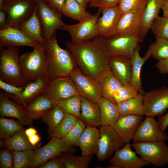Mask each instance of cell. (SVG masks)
<instances>
[{
  "label": "cell",
  "mask_w": 168,
  "mask_h": 168,
  "mask_svg": "<svg viewBox=\"0 0 168 168\" xmlns=\"http://www.w3.org/2000/svg\"><path fill=\"white\" fill-rule=\"evenodd\" d=\"M65 44L77 67L86 75L96 79L102 72L110 70V55L104 38L99 35L88 41L78 43L68 41Z\"/></svg>",
  "instance_id": "obj_1"
},
{
  "label": "cell",
  "mask_w": 168,
  "mask_h": 168,
  "mask_svg": "<svg viewBox=\"0 0 168 168\" xmlns=\"http://www.w3.org/2000/svg\"><path fill=\"white\" fill-rule=\"evenodd\" d=\"M45 46L51 79L69 76L77 66L71 53L59 45L55 34L47 40Z\"/></svg>",
  "instance_id": "obj_2"
},
{
  "label": "cell",
  "mask_w": 168,
  "mask_h": 168,
  "mask_svg": "<svg viewBox=\"0 0 168 168\" xmlns=\"http://www.w3.org/2000/svg\"><path fill=\"white\" fill-rule=\"evenodd\" d=\"M33 48L32 51L24 53L20 56L22 73L30 82L49 77L45 44L37 43Z\"/></svg>",
  "instance_id": "obj_3"
},
{
  "label": "cell",
  "mask_w": 168,
  "mask_h": 168,
  "mask_svg": "<svg viewBox=\"0 0 168 168\" xmlns=\"http://www.w3.org/2000/svg\"><path fill=\"white\" fill-rule=\"evenodd\" d=\"M0 79L20 87H25L30 82L21 72L19 49L0 47Z\"/></svg>",
  "instance_id": "obj_4"
},
{
  "label": "cell",
  "mask_w": 168,
  "mask_h": 168,
  "mask_svg": "<svg viewBox=\"0 0 168 168\" xmlns=\"http://www.w3.org/2000/svg\"><path fill=\"white\" fill-rule=\"evenodd\" d=\"M132 147L145 161L157 167L168 164V146L164 141L134 142Z\"/></svg>",
  "instance_id": "obj_5"
},
{
  "label": "cell",
  "mask_w": 168,
  "mask_h": 168,
  "mask_svg": "<svg viewBox=\"0 0 168 168\" xmlns=\"http://www.w3.org/2000/svg\"><path fill=\"white\" fill-rule=\"evenodd\" d=\"M37 14L40 20L44 36L50 39L58 29L64 24L62 20L61 12L43 0H35Z\"/></svg>",
  "instance_id": "obj_6"
},
{
  "label": "cell",
  "mask_w": 168,
  "mask_h": 168,
  "mask_svg": "<svg viewBox=\"0 0 168 168\" xmlns=\"http://www.w3.org/2000/svg\"><path fill=\"white\" fill-rule=\"evenodd\" d=\"M101 11V9H99L97 12L88 19L74 24H64L59 29L68 32L73 42H80L92 40L99 35L97 22Z\"/></svg>",
  "instance_id": "obj_7"
},
{
  "label": "cell",
  "mask_w": 168,
  "mask_h": 168,
  "mask_svg": "<svg viewBox=\"0 0 168 168\" xmlns=\"http://www.w3.org/2000/svg\"><path fill=\"white\" fill-rule=\"evenodd\" d=\"M143 41L139 35H117L105 38L110 56L122 55L131 59L135 49Z\"/></svg>",
  "instance_id": "obj_8"
},
{
  "label": "cell",
  "mask_w": 168,
  "mask_h": 168,
  "mask_svg": "<svg viewBox=\"0 0 168 168\" xmlns=\"http://www.w3.org/2000/svg\"><path fill=\"white\" fill-rule=\"evenodd\" d=\"M98 152V160L104 161L125 144L112 126H100Z\"/></svg>",
  "instance_id": "obj_9"
},
{
  "label": "cell",
  "mask_w": 168,
  "mask_h": 168,
  "mask_svg": "<svg viewBox=\"0 0 168 168\" xmlns=\"http://www.w3.org/2000/svg\"><path fill=\"white\" fill-rule=\"evenodd\" d=\"M73 147L66 144L61 138H52L46 144L35 149L30 167H39L49 160L63 153H73L76 152V149Z\"/></svg>",
  "instance_id": "obj_10"
},
{
  "label": "cell",
  "mask_w": 168,
  "mask_h": 168,
  "mask_svg": "<svg viewBox=\"0 0 168 168\" xmlns=\"http://www.w3.org/2000/svg\"><path fill=\"white\" fill-rule=\"evenodd\" d=\"M69 76L81 96L96 103L102 97L100 86L97 81L84 74L77 66Z\"/></svg>",
  "instance_id": "obj_11"
},
{
  "label": "cell",
  "mask_w": 168,
  "mask_h": 168,
  "mask_svg": "<svg viewBox=\"0 0 168 168\" xmlns=\"http://www.w3.org/2000/svg\"><path fill=\"white\" fill-rule=\"evenodd\" d=\"M36 5L35 0H5L7 24L18 26L30 16Z\"/></svg>",
  "instance_id": "obj_12"
},
{
  "label": "cell",
  "mask_w": 168,
  "mask_h": 168,
  "mask_svg": "<svg viewBox=\"0 0 168 168\" xmlns=\"http://www.w3.org/2000/svg\"><path fill=\"white\" fill-rule=\"evenodd\" d=\"M143 100L146 116L163 115L168 108V86H163L144 92Z\"/></svg>",
  "instance_id": "obj_13"
},
{
  "label": "cell",
  "mask_w": 168,
  "mask_h": 168,
  "mask_svg": "<svg viewBox=\"0 0 168 168\" xmlns=\"http://www.w3.org/2000/svg\"><path fill=\"white\" fill-rule=\"evenodd\" d=\"M43 93L49 98L54 106L64 100L79 95L69 76L52 79Z\"/></svg>",
  "instance_id": "obj_14"
},
{
  "label": "cell",
  "mask_w": 168,
  "mask_h": 168,
  "mask_svg": "<svg viewBox=\"0 0 168 168\" xmlns=\"http://www.w3.org/2000/svg\"><path fill=\"white\" fill-rule=\"evenodd\" d=\"M37 44L29 38L18 26L7 24L0 28V47L9 48L27 46L33 48Z\"/></svg>",
  "instance_id": "obj_15"
},
{
  "label": "cell",
  "mask_w": 168,
  "mask_h": 168,
  "mask_svg": "<svg viewBox=\"0 0 168 168\" xmlns=\"http://www.w3.org/2000/svg\"><path fill=\"white\" fill-rule=\"evenodd\" d=\"M134 142L168 140V136L161 129L154 117L146 116L138 128L133 139Z\"/></svg>",
  "instance_id": "obj_16"
},
{
  "label": "cell",
  "mask_w": 168,
  "mask_h": 168,
  "mask_svg": "<svg viewBox=\"0 0 168 168\" xmlns=\"http://www.w3.org/2000/svg\"><path fill=\"white\" fill-rule=\"evenodd\" d=\"M131 147L132 144L125 143L114 153L109 163L120 168H141L148 165L149 163L142 157L138 156L137 152L132 150Z\"/></svg>",
  "instance_id": "obj_17"
},
{
  "label": "cell",
  "mask_w": 168,
  "mask_h": 168,
  "mask_svg": "<svg viewBox=\"0 0 168 168\" xmlns=\"http://www.w3.org/2000/svg\"><path fill=\"white\" fill-rule=\"evenodd\" d=\"M51 80L49 77H46L30 82L25 86L24 90L19 96L9 94L4 91L2 92L9 98L26 109L29 103L44 93Z\"/></svg>",
  "instance_id": "obj_18"
},
{
  "label": "cell",
  "mask_w": 168,
  "mask_h": 168,
  "mask_svg": "<svg viewBox=\"0 0 168 168\" xmlns=\"http://www.w3.org/2000/svg\"><path fill=\"white\" fill-rule=\"evenodd\" d=\"M101 12L102 15L98 18L97 22L99 35L104 38L114 35L122 14L119 6L103 9Z\"/></svg>",
  "instance_id": "obj_19"
},
{
  "label": "cell",
  "mask_w": 168,
  "mask_h": 168,
  "mask_svg": "<svg viewBox=\"0 0 168 168\" xmlns=\"http://www.w3.org/2000/svg\"><path fill=\"white\" fill-rule=\"evenodd\" d=\"M0 115L2 117L15 118L23 125L32 124V120L29 117L26 108L10 100L2 91L0 93Z\"/></svg>",
  "instance_id": "obj_20"
},
{
  "label": "cell",
  "mask_w": 168,
  "mask_h": 168,
  "mask_svg": "<svg viewBox=\"0 0 168 168\" xmlns=\"http://www.w3.org/2000/svg\"><path fill=\"white\" fill-rule=\"evenodd\" d=\"M143 119L142 116L120 115L113 127L125 143H129Z\"/></svg>",
  "instance_id": "obj_21"
},
{
  "label": "cell",
  "mask_w": 168,
  "mask_h": 168,
  "mask_svg": "<svg viewBox=\"0 0 168 168\" xmlns=\"http://www.w3.org/2000/svg\"><path fill=\"white\" fill-rule=\"evenodd\" d=\"M109 63L110 70L114 75L123 85H130L132 59L122 55H111Z\"/></svg>",
  "instance_id": "obj_22"
},
{
  "label": "cell",
  "mask_w": 168,
  "mask_h": 168,
  "mask_svg": "<svg viewBox=\"0 0 168 168\" xmlns=\"http://www.w3.org/2000/svg\"><path fill=\"white\" fill-rule=\"evenodd\" d=\"M142 14L134 12L122 13L119 21L115 35H124L140 36L142 25Z\"/></svg>",
  "instance_id": "obj_23"
},
{
  "label": "cell",
  "mask_w": 168,
  "mask_h": 168,
  "mask_svg": "<svg viewBox=\"0 0 168 168\" xmlns=\"http://www.w3.org/2000/svg\"><path fill=\"white\" fill-rule=\"evenodd\" d=\"M18 27L33 41L37 43L46 44L47 40L37 14V4L30 16Z\"/></svg>",
  "instance_id": "obj_24"
},
{
  "label": "cell",
  "mask_w": 168,
  "mask_h": 168,
  "mask_svg": "<svg viewBox=\"0 0 168 168\" xmlns=\"http://www.w3.org/2000/svg\"><path fill=\"white\" fill-rule=\"evenodd\" d=\"M99 129L96 127L86 126L79 139L78 147L82 156H92L98 150Z\"/></svg>",
  "instance_id": "obj_25"
},
{
  "label": "cell",
  "mask_w": 168,
  "mask_h": 168,
  "mask_svg": "<svg viewBox=\"0 0 168 168\" xmlns=\"http://www.w3.org/2000/svg\"><path fill=\"white\" fill-rule=\"evenodd\" d=\"M166 0H147L142 14V25L140 37L143 40L151 29L155 20L159 16V13Z\"/></svg>",
  "instance_id": "obj_26"
},
{
  "label": "cell",
  "mask_w": 168,
  "mask_h": 168,
  "mask_svg": "<svg viewBox=\"0 0 168 168\" xmlns=\"http://www.w3.org/2000/svg\"><path fill=\"white\" fill-rule=\"evenodd\" d=\"M140 49L139 44L135 49L133 57L132 59V78L130 85L137 91L139 93L143 95L145 92L142 88L141 71L143 65L152 56V54L148 49L144 56L141 57L139 54Z\"/></svg>",
  "instance_id": "obj_27"
},
{
  "label": "cell",
  "mask_w": 168,
  "mask_h": 168,
  "mask_svg": "<svg viewBox=\"0 0 168 168\" xmlns=\"http://www.w3.org/2000/svg\"><path fill=\"white\" fill-rule=\"evenodd\" d=\"M80 119L86 126H100V110L97 104L82 96Z\"/></svg>",
  "instance_id": "obj_28"
},
{
  "label": "cell",
  "mask_w": 168,
  "mask_h": 168,
  "mask_svg": "<svg viewBox=\"0 0 168 168\" xmlns=\"http://www.w3.org/2000/svg\"><path fill=\"white\" fill-rule=\"evenodd\" d=\"M97 104L100 110V126L113 127L120 116L117 105L103 97Z\"/></svg>",
  "instance_id": "obj_29"
},
{
  "label": "cell",
  "mask_w": 168,
  "mask_h": 168,
  "mask_svg": "<svg viewBox=\"0 0 168 168\" xmlns=\"http://www.w3.org/2000/svg\"><path fill=\"white\" fill-rule=\"evenodd\" d=\"M96 79L100 86L102 97L111 101L113 94L123 85L110 70L102 72Z\"/></svg>",
  "instance_id": "obj_30"
},
{
  "label": "cell",
  "mask_w": 168,
  "mask_h": 168,
  "mask_svg": "<svg viewBox=\"0 0 168 168\" xmlns=\"http://www.w3.org/2000/svg\"><path fill=\"white\" fill-rule=\"evenodd\" d=\"M54 106L49 98L43 93L29 103L26 109L29 117L33 120L41 118L45 112Z\"/></svg>",
  "instance_id": "obj_31"
},
{
  "label": "cell",
  "mask_w": 168,
  "mask_h": 168,
  "mask_svg": "<svg viewBox=\"0 0 168 168\" xmlns=\"http://www.w3.org/2000/svg\"><path fill=\"white\" fill-rule=\"evenodd\" d=\"M120 115H144L143 95L139 93L134 97L117 105Z\"/></svg>",
  "instance_id": "obj_32"
},
{
  "label": "cell",
  "mask_w": 168,
  "mask_h": 168,
  "mask_svg": "<svg viewBox=\"0 0 168 168\" xmlns=\"http://www.w3.org/2000/svg\"><path fill=\"white\" fill-rule=\"evenodd\" d=\"M61 12L65 16L79 22L88 19L93 15L75 0H65Z\"/></svg>",
  "instance_id": "obj_33"
},
{
  "label": "cell",
  "mask_w": 168,
  "mask_h": 168,
  "mask_svg": "<svg viewBox=\"0 0 168 168\" xmlns=\"http://www.w3.org/2000/svg\"><path fill=\"white\" fill-rule=\"evenodd\" d=\"M6 146L11 151H24L30 149H35L36 146L32 145L25 133L23 128L15 133L10 137L4 139Z\"/></svg>",
  "instance_id": "obj_34"
},
{
  "label": "cell",
  "mask_w": 168,
  "mask_h": 168,
  "mask_svg": "<svg viewBox=\"0 0 168 168\" xmlns=\"http://www.w3.org/2000/svg\"><path fill=\"white\" fill-rule=\"evenodd\" d=\"M77 118L67 113H65L64 117L52 131L49 132L50 137L63 139L75 125Z\"/></svg>",
  "instance_id": "obj_35"
},
{
  "label": "cell",
  "mask_w": 168,
  "mask_h": 168,
  "mask_svg": "<svg viewBox=\"0 0 168 168\" xmlns=\"http://www.w3.org/2000/svg\"><path fill=\"white\" fill-rule=\"evenodd\" d=\"M59 156L65 168H87L92 157L77 156L71 153H63Z\"/></svg>",
  "instance_id": "obj_36"
},
{
  "label": "cell",
  "mask_w": 168,
  "mask_h": 168,
  "mask_svg": "<svg viewBox=\"0 0 168 168\" xmlns=\"http://www.w3.org/2000/svg\"><path fill=\"white\" fill-rule=\"evenodd\" d=\"M82 96L76 95L60 101L58 105L65 113L80 119Z\"/></svg>",
  "instance_id": "obj_37"
},
{
  "label": "cell",
  "mask_w": 168,
  "mask_h": 168,
  "mask_svg": "<svg viewBox=\"0 0 168 168\" xmlns=\"http://www.w3.org/2000/svg\"><path fill=\"white\" fill-rule=\"evenodd\" d=\"M18 121L1 117L0 118V136L2 139L8 138L24 128Z\"/></svg>",
  "instance_id": "obj_38"
},
{
  "label": "cell",
  "mask_w": 168,
  "mask_h": 168,
  "mask_svg": "<svg viewBox=\"0 0 168 168\" xmlns=\"http://www.w3.org/2000/svg\"><path fill=\"white\" fill-rule=\"evenodd\" d=\"M65 113L58 105L48 110L42 116L41 118L47 125L48 132L53 130L61 121Z\"/></svg>",
  "instance_id": "obj_39"
},
{
  "label": "cell",
  "mask_w": 168,
  "mask_h": 168,
  "mask_svg": "<svg viewBox=\"0 0 168 168\" xmlns=\"http://www.w3.org/2000/svg\"><path fill=\"white\" fill-rule=\"evenodd\" d=\"M34 149H31L24 151H12L14 168L30 167L33 160L35 151Z\"/></svg>",
  "instance_id": "obj_40"
},
{
  "label": "cell",
  "mask_w": 168,
  "mask_h": 168,
  "mask_svg": "<svg viewBox=\"0 0 168 168\" xmlns=\"http://www.w3.org/2000/svg\"><path fill=\"white\" fill-rule=\"evenodd\" d=\"M152 56L158 60L168 57V39L158 37L149 46Z\"/></svg>",
  "instance_id": "obj_41"
},
{
  "label": "cell",
  "mask_w": 168,
  "mask_h": 168,
  "mask_svg": "<svg viewBox=\"0 0 168 168\" xmlns=\"http://www.w3.org/2000/svg\"><path fill=\"white\" fill-rule=\"evenodd\" d=\"M139 93L131 85H123L112 95L111 102L116 105L137 96Z\"/></svg>",
  "instance_id": "obj_42"
},
{
  "label": "cell",
  "mask_w": 168,
  "mask_h": 168,
  "mask_svg": "<svg viewBox=\"0 0 168 168\" xmlns=\"http://www.w3.org/2000/svg\"><path fill=\"white\" fill-rule=\"evenodd\" d=\"M86 127L84 123L77 118L74 127L63 140L68 145L78 147L80 137Z\"/></svg>",
  "instance_id": "obj_43"
},
{
  "label": "cell",
  "mask_w": 168,
  "mask_h": 168,
  "mask_svg": "<svg viewBox=\"0 0 168 168\" xmlns=\"http://www.w3.org/2000/svg\"><path fill=\"white\" fill-rule=\"evenodd\" d=\"M147 0H120L118 6L122 13L134 12L142 13Z\"/></svg>",
  "instance_id": "obj_44"
},
{
  "label": "cell",
  "mask_w": 168,
  "mask_h": 168,
  "mask_svg": "<svg viewBox=\"0 0 168 168\" xmlns=\"http://www.w3.org/2000/svg\"><path fill=\"white\" fill-rule=\"evenodd\" d=\"M150 30L156 38L161 37L168 39V18L159 16L153 21Z\"/></svg>",
  "instance_id": "obj_45"
},
{
  "label": "cell",
  "mask_w": 168,
  "mask_h": 168,
  "mask_svg": "<svg viewBox=\"0 0 168 168\" xmlns=\"http://www.w3.org/2000/svg\"><path fill=\"white\" fill-rule=\"evenodd\" d=\"M0 166L1 168H14L12 154L8 149H3L0 152Z\"/></svg>",
  "instance_id": "obj_46"
},
{
  "label": "cell",
  "mask_w": 168,
  "mask_h": 168,
  "mask_svg": "<svg viewBox=\"0 0 168 168\" xmlns=\"http://www.w3.org/2000/svg\"><path fill=\"white\" fill-rule=\"evenodd\" d=\"M120 1V0H91L88 6L91 8L102 9L118 6Z\"/></svg>",
  "instance_id": "obj_47"
},
{
  "label": "cell",
  "mask_w": 168,
  "mask_h": 168,
  "mask_svg": "<svg viewBox=\"0 0 168 168\" xmlns=\"http://www.w3.org/2000/svg\"><path fill=\"white\" fill-rule=\"evenodd\" d=\"M25 87H20L6 82L0 79V88L5 92L16 96L20 95Z\"/></svg>",
  "instance_id": "obj_48"
},
{
  "label": "cell",
  "mask_w": 168,
  "mask_h": 168,
  "mask_svg": "<svg viewBox=\"0 0 168 168\" xmlns=\"http://www.w3.org/2000/svg\"><path fill=\"white\" fill-rule=\"evenodd\" d=\"M40 168H64V164L60 156L50 159L47 162L39 166Z\"/></svg>",
  "instance_id": "obj_49"
},
{
  "label": "cell",
  "mask_w": 168,
  "mask_h": 168,
  "mask_svg": "<svg viewBox=\"0 0 168 168\" xmlns=\"http://www.w3.org/2000/svg\"><path fill=\"white\" fill-rule=\"evenodd\" d=\"M155 66L161 74H168V57L158 60Z\"/></svg>",
  "instance_id": "obj_50"
},
{
  "label": "cell",
  "mask_w": 168,
  "mask_h": 168,
  "mask_svg": "<svg viewBox=\"0 0 168 168\" xmlns=\"http://www.w3.org/2000/svg\"><path fill=\"white\" fill-rule=\"evenodd\" d=\"M157 121L161 130L165 132L168 127V112L164 115L159 116Z\"/></svg>",
  "instance_id": "obj_51"
},
{
  "label": "cell",
  "mask_w": 168,
  "mask_h": 168,
  "mask_svg": "<svg viewBox=\"0 0 168 168\" xmlns=\"http://www.w3.org/2000/svg\"><path fill=\"white\" fill-rule=\"evenodd\" d=\"M65 0H46V2L61 12Z\"/></svg>",
  "instance_id": "obj_52"
},
{
  "label": "cell",
  "mask_w": 168,
  "mask_h": 168,
  "mask_svg": "<svg viewBox=\"0 0 168 168\" xmlns=\"http://www.w3.org/2000/svg\"><path fill=\"white\" fill-rule=\"evenodd\" d=\"M29 141L33 146H35L40 141L41 138L40 135L35 134L28 137Z\"/></svg>",
  "instance_id": "obj_53"
},
{
  "label": "cell",
  "mask_w": 168,
  "mask_h": 168,
  "mask_svg": "<svg viewBox=\"0 0 168 168\" xmlns=\"http://www.w3.org/2000/svg\"><path fill=\"white\" fill-rule=\"evenodd\" d=\"M6 12L2 9L0 10V27H2L7 24L6 21Z\"/></svg>",
  "instance_id": "obj_54"
},
{
  "label": "cell",
  "mask_w": 168,
  "mask_h": 168,
  "mask_svg": "<svg viewBox=\"0 0 168 168\" xmlns=\"http://www.w3.org/2000/svg\"><path fill=\"white\" fill-rule=\"evenodd\" d=\"M25 133L27 137L36 134V130L33 128H30L25 130Z\"/></svg>",
  "instance_id": "obj_55"
},
{
  "label": "cell",
  "mask_w": 168,
  "mask_h": 168,
  "mask_svg": "<svg viewBox=\"0 0 168 168\" xmlns=\"http://www.w3.org/2000/svg\"><path fill=\"white\" fill-rule=\"evenodd\" d=\"M82 7L86 10L91 0H75Z\"/></svg>",
  "instance_id": "obj_56"
},
{
  "label": "cell",
  "mask_w": 168,
  "mask_h": 168,
  "mask_svg": "<svg viewBox=\"0 0 168 168\" xmlns=\"http://www.w3.org/2000/svg\"><path fill=\"white\" fill-rule=\"evenodd\" d=\"M163 12V16L168 18V2L166 1L161 8Z\"/></svg>",
  "instance_id": "obj_57"
},
{
  "label": "cell",
  "mask_w": 168,
  "mask_h": 168,
  "mask_svg": "<svg viewBox=\"0 0 168 168\" xmlns=\"http://www.w3.org/2000/svg\"><path fill=\"white\" fill-rule=\"evenodd\" d=\"M96 168H120L119 166L114 165L110 164V165L105 167H96Z\"/></svg>",
  "instance_id": "obj_58"
},
{
  "label": "cell",
  "mask_w": 168,
  "mask_h": 168,
  "mask_svg": "<svg viewBox=\"0 0 168 168\" xmlns=\"http://www.w3.org/2000/svg\"><path fill=\"white\" fill-rule=\"evenodd\" d=\"M5 0H0V9L3 10Z\"/></svg>",
  "instance_id": "obj_59"
},
{
  "label": "cell",
  "mask_w": 168,
  "mask_h": 168,
  "mask_svg": "<svg viewBox=\"0 0 168 168\" xmlns=\"http://www.w3.org/2000/svg\"><path fill=\"white\" fill-rule=\"evenodd\" d=\"M0 147L2 148V147H4V146H6V143L5 142L4 140H2V139H0Z\"/></svg>",
  "instance_id": "obj_60"
},
{
  "label": "cell",
  "mask_w": 168,
  "mask_h": 168,
  "mask_svg": "<svg viewBox=\"0 0 168 168\" xmlns=\"http://www.w3.org/2000/svg\"><path fill=\"white\" fill-rule=\"evenodd\" d=\"M166 2H168V0H166Z\"/></svg>",
  "instance_id": "obj_61"
},
{
  "label": "cell",
  "mask_w": 168,
  "mask_h": 168,
  "mask_svg": "<svg viewBox=\"0 0 168 168\" xmlns=\"http://www.w3.org/2000/svg\"><path fill=\"white\" fill-rule=\"evenodd\" d=\"M43 0L45 2H46V0Z\"/></svg>",
  "instance_id": "obj_62"
}]
</instances>
